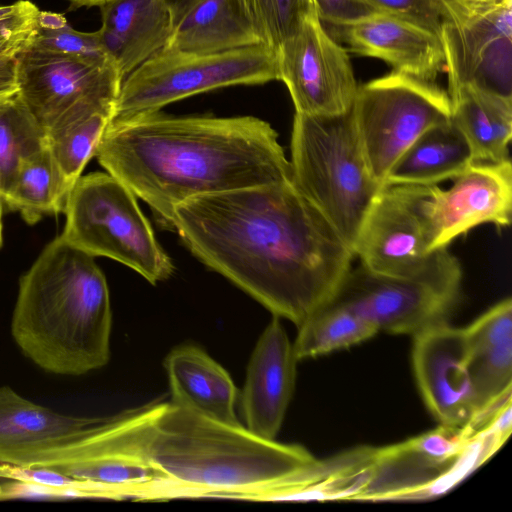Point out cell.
<instances>
[{"instance_id": "obj_1", "label": "cell", "mask_w": 512, "mask_h": 512, "mask_svg": "<svg viewBox=\"0 0 512 512\" xmlns=\"http://www.w3.org/2000/svg\"><path fill=\"white\" fill-rule=\"evenodd\" d=\"M172 230L202 263L299 327L329 305L355 255L292 180L190 198Z\"/></svg>"}, {"instance_id": "obj_2", "label": "cell", "mask_w": 512, "mask_h": 512, "mask_svg": "<svg viewBox=\"0 0 512 512\" xmlns=\"http://www.w3.org/2000/svg\"><path fill=\"white\" fill-rule=\"evenodd\" d=\"M90 437L100 450L146 465L155 501H268L302 485L318 462L300 445L262 438L171 400L101 417Z\"/></svg>"}, {"instance_id": "obj_3", "label": "cell", "mask_w": 512, "mask_h": 512, "mask_svg": "<svg viewBox=\"0 0 512 512\" xmlns=\"http://www.w3.org/2000/svg\"><path fill=\"white\" fill-rule=\"evenodd\" d=\"M95 156L167 229L190 198L292 180L277 132L254 116L143 114L109 124Z\"/></svg>"}, {"instance_id": "obj_4", "label": "cell", "mask_w": 512, "mask_h": 512, "mask_svg": "<svg viewBox=\"0 0 512 512\" xmlns=\"http://www.w3.org/2000/svg\"><path fill=\"white\" fill-rule=\"evenodd\" d=\"M112 310L106 278L94 257L60 235L19 280L11 335L42 370L80 376L110 359Z\"/></svg>"}, {"instance_id": "obj_5", "label": "cell", "mask_w": 512, "mask_h": 512, "mask_svg": "<svg viewBox=\"0 0 512 512\" xmlns=\"http://www.w3.org/2000/svg\"><path fill=\"white\" fill-rule=\"evenodd\" d=\"M290 165L294 184L353 251L364 218L383 185L368 168L351 112L337 116L295 113Z\"/></svg>"}, {"instance_id": "obj_6", "label": "cell", "mask_w": 512, "mask_h": 512, "mask_svg": "<svg viewBox=\"0 0 512 512\" xmlns=\"http://www.w3.org/2000/svg\"><path fill=\"white\" fill-rule=\"evenodd\" d=\"M63 213L60 236L74 248L120 262L153 285L172 275V260L156 240L136 196L108 172L80 176Z\"/></svg>"}, {"instance_id": "obj_7", "label": "cell", "mask_w": 512, "mask_h": 512, "mask_svg": "<svg viewBox=\"0 0 512 512\" xmlns=\"http://www.w3.org/2000/svg\"><path fill=\"white\" fill-rule=\"evenodd\" d=\"M274 80L277 54L263 44L208 54L163 48L122 80L110 124L199 93Z\"/></svg>"}, {"instance_id": "obj_8", "label": "cell", "mask_w": 512, "mask_h": 512, "mask_svg": "<svg viewBox=\"0 0 512 512\" xmlns=\"http://www.w3.org/2000/svg\"><path fill=\"white\" fill-rule=\"evenodd\" d=\"M492 449L467 427L440 425L401 444L361 448L354 499L385 500L432 496L447 490L483 463Z\"/></svg>"}, {"instance_id": "obj_9", "label": "cell", "mask_w": 512, "mask_h": 512, "mask_svg": "<svg viewBox=\"0 0 512 512\" xmlns=\"http://www.w3.org/2000/svg\"><path fill=\"white\" fill-rule=\"evenodd\" d=\"M350 112L368 168L384 186L392 166L422 133L451 120L452 105L435 81L392 70L358 86Z\"/></svg>"}, {"instance_id": "obj_10", "label": "cell", "mask_w": 512, "mask_h": 512, "mask_svg": "<svg viewBox=\"0 0 512 512\" xmlns=\"http://www.w3.org/2000/svg\"><path fill=\"white\" fill-rule=\"evenodd\" d=\"M426 186H383L360 227L353 252L367 270L421 279L462 271L448 248L429 250L423 202Z\"/></svg>"}, {"instance_id": "obj_11", "label": "cell", "mask_w": 512, "mask_h": 512, "mask_svg": "<svg viewBox=\"0 0 512 512\" xmlns=\"http://www.w3.org/2000/svg\"><path fill=\"white\" fill-rule=\"evenodd\" d=\"M447 92L474 84L512 97V0H438Z\"/></svg>"}, {"instance_id": "obj_12", "label": "cell", "mask_w": 512, "mask_h": 512, "mask_svg": "<svg viewBox=\"0 0 512 512\" xmlns=\"http://www.w3.org/2000/svg\"><path fill=\"white\" fill-rule=\"evenodd\" d=\"M462 271L410 279L352 268L332 301L374 326L377 331L413 336L447 321L461 287Z\"/></svg>"}, {"instance_id": "obj_13", "label": "cell", "mask_w": 512, "mask_h": 512, "mask_svg": "<svg viewBox=\"0 0 512 512\" xmlns=\"http://www.w3.org/2000/svg\"><path fill=\"white\" fill-rule=\"evenodd\" d=\"M279 80L286 85L295 113L346 114L358 84L348 50L327 31L315 8L277 49Z\"/></svg>"}, {"instance_id": "obj_14", "label": "cell", "mask_w": 512, "mask_h": 512, "mask_svg": "<svg viewBox=\"0 0 512 512\" xmlns=\"http://www.w3.org/2000/svg\"><path fill=\"white\" fill-rule=\"evenodd\" d=\"M122 80L111 59L31 47L16 58L17 92L45 132L78 104L115 101Z\"/></svg>"}, {"instance_id": "obj_15", "label": "cell", "mask_w": 512, "mask_h": 512, "mask_svg": "<svg viewBox=\"0 0 512 512\" xmlns=\"http://www.w3.org/2000/svg\"><path fill=\"white\" fill-rule=\"evenodd\" d=\"M448 190L426 186L423 202L429 250L448 248L482 224L508 227L512 214L511 160L472 163Z\"/></svg>"}, {"instance_id": "obj_16", "label": "cell", "mask_w": 512, "mask_h": 512, "mask_svg": "<svg viewBox=\"0 0 512 512\" xmlns=\"http://www.w3.org/2000/svg\"><path fill=\"white\" fill-rule=\"evenodd\" d=\"M412 362L424 401L440 425L471 424L477 408L467 370L464 328L443 321L415 334Z\"/></svg>"}, {"instance_id": "obj_17", "label": "cell", "mask_w": 512, "mask_h": 512, "mask_svg": "<svg viewBox=\"0 0 512 512\" xmlns=\"http://www.w3.org/2000/svg\"><path fill=\"white\" fill-rule=\"evenodd\" d=\"M297 362L280 318L273 316L254 347L241 394L244 426L255 435L276 438L293 395Z\"/></svg>"}, {"instance_id": "obj_18", "label": "cell", "mask_w": 512, "mask_h": 512, "mask_svg": "<svg viewBox=\"0 0 512 512\" xmlns=\"http://www.w3.org/2000/svg\"><path fill=\"white\" fill-rule=\"evenodd\" d=\"M327 31L349 51L384 61L393 71L435 81L445 70L440 39L434 33L395 16L375 12Z\"/></svg>"}, {"instance_id": "obj_19", "label": "cell", "mask_w": 512, "mask_h": 512, "mask_svg": "<svg viewBox=\"0 0 512 512\" xmlns=\"http://www.w3.org/2000/svg\"><path fill=\"white\" fill-rule=\"evenodd\" d=\"M100 10L101 43L123 79L172 36L174 18L164 0H108Z\"/></svg>"}, {"instance_id": "obj_20", "label": "cell", "mask_w": 512, "mask_h": 512, "mask_svg": "<svg viewBox=\"0 0 512 512\" xmlns=\"http://www.w3.org/2000/svg\"><path fill=\"white\" fill-rule=\"evenodd\" d=\"M464 330L478 416L512 391L511 298L496 303Z\"/></svg>"}, {"instance_id": "obj_21", "label": "cell", "mask_w": 512, "mask_h": 512, "mask_svg": "<svg viewBox=\"0 0 512 512\" xmlns=\"http://www.w3.org/2000/svg\"><path fill=\"white\" fill-rule=\"evenodd\" d=\"M171 401L229 425H241L235 412L237 389L228 372L195 345L175 347L164 360Z\"/></svg>"}, {"instance_id": "obj_22", "label": "cell", "mask_w": 512, "mask_h": 512, "mask_svg": "<svg viewBox=\"0 0 512 512\" xmlns=\"http://www.w3.org/2000/svg\"><path fill=\"white\" fill-rule=\"evenodd\" d=\"M451 120L465 137L473 163H499L510 160L512 138V97L463 85L448 93Z\"/></svg>"}, {"instance_id": "obj_23", "label": "cell", "mask_w": 512, "mask_h": 512, "mask_svg": "<svg viewBox=\"0 0 512 512\" xmlns=\"http://www.w3.org/2000/svg\"><path fill=\"white\" fill-rule=\"evenodd\" d=\"M473 163L469 145L452 120L422 133L388 172L384 186H431L454 179Z\"/></svg>"}, {"instance_id": "obj_24", "label": "cell", "mask_w": 512, "mask_h": 512, "mask_svg": "<svg viewBox=\"0 0 512 512\" xmlns=\"http://www.w3.org/2000/svg\"><path fill=\"white\" fill-rule=\"evenodd\" d=\"M259 44L233 0H201L175 23L165 48L208 54Z\"/></svg>"}, {"instance_id": "obj_25", "label": "cell", "mask_w": 512, "mask_h": 512, "mask_svg": "<svg viewBox=\"0 0 512 512\" xmlns=\"http://www.w3.org/2000/svg\"><path fill=\"white\" fill-rule=\"evenodd\" d=\"M115 101L76 105L46 130V146L66 182L73 188L111 122Z\"/></svg>"}, {"instance_id": "obj_26", "label": "cell", "mask_w": 512, "mask_h": 512, "mask_svg": "<svg viewBox=\"0 0 512 512\" xmlns=\"http://www.w3.org/2000/svg\"><path fill=\"white\" fill-rule=\"evenodd\" d=\"M71 189L45 146L20 165L2 198L33 225L45 215L63 213Z\"/></svg>"}, {"instance_id": "obj_27", "label": "cell", "mask_w": 512, "mask_h": 512, "mask_svg": "<svg viewBox=\"0 0 512 512\" xmlns=\"http://www.w3.org/2000/svg\"><path fill=\"white\" fill-rule=\"evenodd\" d=\"M95 417L65 415L36 404L11 387H0V448L42 442L75 432Z\"/></svg>"}, {"instance_id": "obj_28", "label": "cell", "mask_w": 512, "mask_h": 512, "mask_svg": "<svg viewBox=\"0 0 512 512\" xmlns=\"http://www.w3.org/2000/svg\"><path fill=\"white\" fill-rule=\"evenodd\" d=\"M297 328L298 334L292 345L298 361L353 346L378 332L374 326L333 302Z\"/></svg>"}, {"instance_id": "obj_29", "label": "cell", "mask_w": 512, "mask_h": 512, "mask_svg": "<svg viewBox=\"0 0 512 512\" xmlns=\"http://www.w3.org/2000/svg\"><path fill=\"white\" fill-rule=\"evenodd\" d=\"M46 146V132L18 92L0 103V194L20 165ZM3 199V198H2Z\"/></svg>"}, {"instance_id": "obj_30", "label": "cell", "mask_w": 512, "mask_h": 512, "mask_svg": "<svg viewBox=\"0 0 512 512\" xmlns=\"http://www.w3.org/2000/svg\"><path fill=\"white\" fill-rule=\"evenodd\" d=\"M262 44L276 49L315 8L313 0H233Z\"/></svg>"}, {"instance_id": "obj_31", "label": "cell", "mask_w": 512, "mask_h": 512, "mask_svg": "<svg viewBox=\"0 0 512 512\" xmlns=\"http://www.w3.org/2000/svg\"><path fill=\"white\" fill-rule=\"evenodd\" d=\"M31 48L98 59H111L100 39L99 31L80 32L68 24L57 29L38 28Z\"/></svg>"}, {"instance_id": "obj_32", "label": "cell", "mask_w": 512, "mask_h": 512, "mask_svg": "<svg viewBox=\"0 0 512 512\" xmlns=\"http://www.w3.org/2000/svg\"><path fill=\"white\" fill-rule=\"evenodd\" d=\"M40 9L29 0H22L12 14L0 18V57L17 58L32 44L38 31Z\"/></svg>"}, {"instance_id": "obj_33", "label": "cell", "mask_w": 512, "mask_h": 512, "mask_svg": "<svg viewBox=\"0 0 512 512\" xmlns=\"http://www.w3.org/2000/svg\"><path fill=\"white\" fill-rule=\"evenodd\" d=\"M377 11L403 19L439 35L441 10L438 0H367Z\"/></svg>"}, {"instance_id": "obj_34", "label": "cell", "mask_w": 512, "mask_h": 512, "mask_svg": "<svg viewBox=\"0 0 512 512\" xmlns=\"http://www.w3.org/2000/svg\"><path fill=\"white\" fill-rule=\"evenodd\" d=\"M0 479L32 482L58 489L83 488L89 498L94 497V483L65 475L45 467H29L0 462Z\"/></svg>"}, {"instance_id": "obj_35", "label": "cell", "mask_w": 512, "mask_h": 512, "mask_svg": "<svg viewBox=\"0 0 512 512\" xmlns=\"http://www.w3.org/2000/svg\"><path fill=\"white\" fill-rule=\"evenodd\" d=\"M322 23L340 26L377 12L367 0H313Z\"/></svg>"}, {"instance_id": "obj_36", "label": "cell", "mask_w": 512, "mask_h": 512, "mask_svg": "<svg viewBox=\"0 0 512 512\" xmlns=\"http://www.w3.org/2000/svg\"><path fill=\"white\" fill-rule=\"evenodd\" d=\"M17 91L16 58L0 57V93L13 94Z\"/></svg>"}, {"instance_id": "obj_37", "label": "cell", "mask_w": 512, "mask_h": 512, "mask_svg": "<svg viewBox=\"0 0 512 512\" xmlns=\"http://www.w3.org/2000/svg\"><path fill=\"white\" fill-rule=\"evenodd\" d=\"M66 18L57 13L41 11L38 16V25L40 28L57 29L67 25Z\"/></svg>"}, {"instance_id": "obj_38", "label": "cell", "mask_w": 512, "mask_h": 512, "mask_svg": "<svg viewBox=\"0 0 512 512\" xmlns=\"http://www.w3.org/2000/svg\"><path fill=\"white\" fill-rule=\"evenodd\" d=\"M201 0H164L169 7L175 23Z\"/></svg>"}, {"instance_id": "obj_39", "label": "cell", "mask_w": 512, "mask_h": 512, "mask_svg": "<svg viewBox=\"0 0 512 512\" xmlns=\"http://www.w3.org/2000/svg\"><path fill=\"white\" fill-rule=\"evenodd\" d=\"M71 3V7L79 8V7H92V6H101L108 0H68Z\"/></svg>"}, {"instance_id": "obj_40", "label": "cell", "mask_w": 512, "mask_h": 512, "mask_svg": "<svg viewBox=\"0 0 512 512\" xmlns=\"http://www.w3.org/2000/svg\"><path fill=\"white\" fill-rule=\"evenodd\" d=\"M22 0H19L10 5H2L0 6V18L8 16L14 13L21 5Z\"/></svg>"}, {"instance_id": "obj_41", "label": "cell", "mask_w": 512, "mask_h": 512, "mask_svg": "<svg viewBox=\"0 0 512 512\" xmlns=\"http://www.w3.org/2000/svg\"><path fill=\"white\" fill-rule=\"evenodd\" d=\"M3 209H4V203L2 196L0 194V248L3 244Z\"/></svg>"}, {"instance_id": "obj_42", "label": "cell", "mask_w": 512, "mask_h": 512, "mask_svg": "<svg viewBox=\"0 0 512 512\" xmlns=\"http://www.w3.org/2000/svg\"><path fill=\"white\" fill-rule=\"evenodd\" d=\"M15 93H16V92H15ZM13 94H14V93H13ZM13 94H1V93H0V103H1L2 101H4L5 99H7L8 97H10L11 95H13Z\"/></svg>"}, {"instance_id": "obj_43", "label": "cell", "mask_w": 512, "mask_h": 512, "mask_svg": "<svg viewBox=\"0 0 512 512\" xmlns=\"http://www.w3.org/2000/svg\"><path fill=\"white\" fill-rule=\"evenodd\" d=\"M472 1H479V0H472Z\"/></svg>"}]
</instances>
